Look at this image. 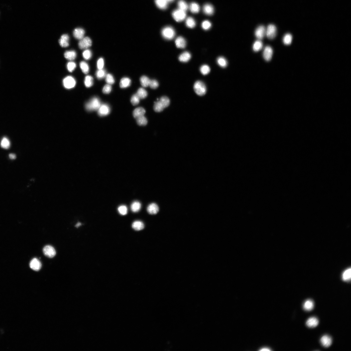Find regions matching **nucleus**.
<instances>
[{
    "mask_svg": "<svg viewBox=\"0 0 351 351\" xmlns=\"http://www.w3.org/2000/svg\"><path fill=\"white\" fill-rule=\"evenodd\" d=\"M101 104L99 99L97 97H94L89 102L86 103V108L89 111L98 110Z\"/></svg>",
    "mask_w": 351,
    "mask_h": 351,
    "instance_id": "f257e3e1",
    "label": "nucleus"
},
{
    "mask_svg": "<svg viewBox=\"0 0 351 351\" xmlns=\"http://www.w3.org/2000/svg\"><path fill=\"white\" fill-rule=\"evenodd\" d=\"M193 88L198 95L202 96L206 94L207 88L205 85L202 81H197L194 83Z\"/></svg>",
    "mask_w": 351,
    "mask_h": 351,
    "instance_id": "f03ea898",
    "label": "nucleus"
},
{
    "mask_svg": "<svg viewBox=\"0 0 351 351\" xmlns=\"http://www.w3.org/2000/svg\"><path fill=\"white\" fill-rule=\"evenodd\" d=\"M161 34L163 37L168 40H172L175 35L174 29L173 27L170 26L164 28L162 30Z\"/></svg>",
    "mask_w": 351,
    "mask_h": 351,
    "instance_id": "7ed1b4c3",
    "label": "nucleus"
},
{
    "mask_svg": "<svg viewBox=\"0 0 351 351\" xmlns=\"http://www.w3.org/2000/svg\"><path fill=\"white\" fill-rule=\"evenodd\" d=\"M174 19L177 22L182 21L185 20L186 16V12L180 9L175 10L172 13Z\"/></svg>",
    "mask_w": 351,
    "mask_h": 351,
    "instance_id": "20e7f679",
    "label": "nucleus"
},
{
    "mask_svg": "<svg viewBox=\"0 0 351 351\" xmlns=\"http://www.w3.org/2000/svg\"><path fill=\"white\" fill-rule=\"evenodd\" d=\"M277 32L276 26L273 24H270L266 29V36L269 39L272 40L276 37Z\"/></svg>",
    "mask_w": 351,
    "mask_h": 351,
    "instance_id": "39448f33",
    "label": "nucleus"
},
{
    "mask_svg": "<svg viewBox=\"0 0 351 351\" xmlns=\"http://www.w3.org/2000/svg\"><path fill=\"white\" fill-rule=\"evenodd\" d=\"M63 83L65 88L71 89L75 86L76 85V81L72 76H69L64 79Z\"/></svg>",
    "mask_w": 351,
    "mask_h": 351,
    "instance_id": "423d86ee",
    "label": "nucleus"
},
{
    "mask_svg": "<svg viewBox=\"0 0 351 351\" xmlns=\"http://www.w3.org/2000/svg\"><path fill=\"white\" fill-rule=\"evenodd\" d=\"M92 45V41L88 37H84L80 40L78 46L81 49H85L91 46Z\"/></svg>",
    "mask_w": 351,
    "mask_h": 351,
    "instance_id": "0eeeda50",
    "label": "nucleus"
},
{
    "mask_svg": "<svg viewBox=\"0 0 351 351\" xmlns=\"http://www.w3.org/2000/svg\"><path fill=\"white\" fill-rule=\"evenodd\" d=\"M43 252L45 256L49 258H53L56 254L55 250L53 246L50 245L45 246L43 249Z\"/></svg>",
    "mask_w": 351,
    "mask_h": 351,
    "instance_id": "6e6552de",
    "label": "nucleus"
},
{
    "mask_svg": "<svg viewBox=\"0 0 351 351\" xmlns=\"http://www.w3.org/2000/svg\"><path fill=\"white\" fill-rule=\"evenodd\" d=\"M266 29L265 26H260L255 30V34L256 37L259 40L263 39L266 35Z\"/></svg>",
    "mask_w": 351,
    "mask_h": 351,
    "instance_id": "1a4fd4ad",
    "label": "nucleus"
},
{
    "mask_svg": "<svg viewBox=\"0 0 351 351\" xmlns=\"http://www.w3.org/2000/svg\"><path fill=\"white\" fill-rule=\"evenodd\" d=\"M98 111L99 116L100 117L105 116L109 114L110 108L108 105L103 104H101Z\"/></svg>",
    "mask_w": 351,
    "mask_h": 351,
    "instance_id": "9d476101",
    "label": "nucleus"
},
{
    "mask_svg": "<svg viewBox=\"0 0 351 351\" xmlns=\"http://www.w3.org/2000/svg\"><path fill=\"white\" fill-rule=\"evenodd\" d=\"M273 53V48L270 46L265 47L263 52V57L267 61H269L272 59Z\"/></svg>",
    "mask_w": 351,
    "mask_h": 351,
    "instance_id": "9b49d317",
    "label": "nucleus"
},
{
    "mask_svg": "<svg viewBox=\"0 0 351 351\" xmlns=\"http://www.w3.org/2000/svg\"><path fill=\"white\" fill-rule=\"evenodd\" d=\"M30 266L31 269L34 270L39 271L41 268L42 265L40 260L36 258H34L31 260Z\"/></svg>",
    "mask_w": 351,
    "mask_h": 351,
    "instance_id": "f8f14e48",
    "label": "nucleus"
},
{
    "mask_svg": "<svg viewBox=\"0 0 351 351\" xmlns=\"http://www.w3.org/2000/svg\"><path fill=\"white\" fill-rule=\"evenodd\" d=\"M332 339L330 336L328 335L323 336L321 339L320 342L323 346L328 347L330 346L332 343Z\"/></svg>",
    "mask_w": 351,
    "mask_h": 351,
    "instance_id": "ddd939ff",
    "label": "nucleus"
},
{
    "mask_svg": "<svg viewBox=\"0 0 351 351\" xmlns=\"http://www.w3.org/2000/svg\"><path fill=\"white\" fill-rule=\"evenodd\" d=\"M85 34L84 30L81 28L75 29L73 31V35L75 39L81 40L84 37Z\"/></svg>",
    "mask_w": 351,
    "mask_h": 351,
    "instance_id": "4468645a",
    "label": "nucleus"
},
{
    "mask_svg": "<svg viewBox=\"0 0 351 351\" xmlns=\"http://www.w3.org/2000/svg\"><path fill=\"white\" fill-rule=\"evenodd\" d=\"M175 43L177 47L180 48H185L186 45L185 40L183 37L180 36L177 38Z\"/></svg>",
    "mask_w": 351,
    "mask_h": 351,
    "instance_id": "2eb2a0df",
    "label": "nucleus"
},
{
    "mask_svg": "<svg viewBox=\"0 0 351 351\" xmlns=\"http://www.w3.org/2000/svg\"><path fill=\"white\" fill-rule=\"evenodd\" d=\"M69 36L67 34H63L59 40L60 46L62 47H67L69 45Z\"/></svg>",
    "mask_w": 351,
    "mask_h": 351,
    "instance_id": "dca6fc26",
    "label": "nucleus"
},
{
    "mask_svg": "<svg viewBox=\"0 0 351 351\" xmlns=\"http://www.w3.org/2000/svg\"><path fill=\"white\" fill-rule=\"evenodd\" d=\"M159 210V207L155 203H152L149 204L147 208V211L149 214L155 215L157 214Z\"/></svg>",
    "mask_w": 351,
    "mask_h": 351,
    "instance_id": "f3484780",
    "label": "nucleus"
},
{
    "mask_svg": "<svg viewBox=\"0 0 351 351\" xmlns=\"http://www.w3.org/2000/svg\"><path fill=\"white\" fill-rule=\"evenodd\" d=\"M318 319L315 317H311L308 319L306 324L308 328H314L317 326L319 324Z\"/></svg>",
    "mask_w": 351,
    "mask_h": 351,
    "instance_id": "a211bd4d",
    "label": "nucleus"
},
{
    "mask_svg": "<svg viewBox=\"0 0 351 351\" xmlns=\"http://www.w3.org/2000/svg\"><path fill=\"white\" fill-rule=\"evenodd\" d=\"M203 11L207 15H213L214 12V7L210 4H205L203 6Z\"/></svg>",
    "mask_w": 351,
    "mask_h": 351,
    "instance_id": "6ab92c4d",
    "label": "nucleus"
},
{
    "mask_svg": "<svg viewBox=\"0 0 351 351\" xmlns=\"http://www.w3.org/2000/svg\"><path fill=\"white\" fill-rule=\"evenodd\" d=\"M191 58V54L189 52L185 51L181 54L179 57V60L182 62H188Z\"/></svg>",
    "mask_w": 351,
    "mask_h": 351,
    "instance_id": "aec40b11",
    "label": "nucleus"
},
{
    "mask_svg": "<svg viewBox=\"0 0 351 351\" xmlns=\"http://www.w3.org/2000/svg\"><path fill=\"white\" fill-rule=\"evenodd\" d=\"M314 307V303L311 300H308L306 301L303 305L304 310L306 311H310L313 310Z\"/></svg>",
    "mask_w": 351,
    "mask_h": 351,
    "instance_id": "412c9836",
    "label": "nucleus"
},
{
    "mask_svg": "<svg viewBox=\"0 0 351 351\" xmlns=\"http://www.w3.org/2000/svg\"><path fill=\"white\" fill-rule=\"evenodd\" d=\"M145 109L142 107H138L135 109L133 112V116L135 119L144 116L145 113Z\"/></svg>",
    "mask_w": 351,
    "mask_h": 351,
    "instance_id": "4be33fe9",
    "label": "nucleus"
},
{
    "mask_svg": "<svg viewBox=\"0 0 351 351\" xmlns=\"http://www.w3.org/2000/svg\"><path fill=\"white\" fill-rule=\"evenodd\" d=\"M156 5L158 7L162 10H165L167 8L168 2L166 0H155Z\"/></svg>",
    "mask_w": 351,
    "mask_h": 351,
    "instance_id": "5701e85b",
    "label": "nucleus"
},
{
    "mask_svg": "<svg viewBox=\"0 0 351 351\" xmlns=\"http://www.w3.org/2000/svg\"><path fill=\"white\" fill-rule=\"evenodd\" d=\"M132 227L135 231H140L143 230L144 227V225L142 221H136L133 222L132 224Z\"/></svg>",
    "mask_w": 351,
    "mask_h": 351,
    "instance_id": "b1692460",
    "label": "nucleus"
},
{
    "mask_svg": "<svg viewBox=\"0 0 351 351\" xmlns=\"http://www.w3.org/2000/svg\"><path fill=\"white\" fill-rule=\"evenodd\" d=\"M64 56L66 59L69 60H73L75 59L76 56V53L74 51H66L64 54Z\"/></svg>",
    "mask_w": 351,
    "mask_h": 351,
    "instance_id": "393cba45",
    "label": "nucleus"
},
{
    "mask_svg": "<svg viewBox=\"0 0 351 351\" xmlns=\"http://www.w3.org/2000/svg\"><path fill=\"white\" fill-rule=\"evenodd\" d=\"M131 80L128 78H124L121 80L120 86L121 88H126L130 86Z\"/></svg>",
    "mask_w": 351,
    "mask_h": 351,
    "instance_id": "a878e982",
    "label": "nucleus"
},
{
    "mask_svg": "<svg viewBox=\"0 0 351 351\" xmlns=\"http://www.w3.org/2000/svg\"><path fill=\"white\" fill-rule=\"evenodd\" d=\"M141 208V203L138 201L134 202L131 205V210L134 213H136L139 211Z\"/></svg>",
    "mask_w": 351,
    "mask_h": 351,
    "instance_id": "bb28decb",
    "label": "nucleus"
},
{
    "mask_svg": "<svg viewBox=\"0 0 351 351\" xmlns=\"http://www.w3.org/2000/svg\"><path fill=\"white\" fill-rule=\"evenodd\" d=\"M263 47V44L261 40H256L253 46V49L255 52H258L261 50Z\"/></svg>",
    "mask_w": 351,
    "mask_h": 351,
    "instance_id": "cd10ccee",
    "label": "nucleus"
},
{
    "mask_svg": "<svg viewBox=\"0 0 351 351\" xmlns=\"http://www.w3.org/2000/svg\"><path fill=\"white\" fill-rule=\"evenodd\" d=\"M189 9L191 12L193 13L199 12L200 10L199 5L195 2H192L191 3L189 6Z\"/></svg>",
    "mask_w": 351,
    "mask_h": 351,
    "instance_id": "c85d7f7f",
    "label": "nucleus"
},
{
    "mask_svg": "<svg viewBox=\"0 0 351 351\" xmlns=\"http://www.w3.org/2000/svg\"><path fill=\"white\" fill-rule=\"evenodd\" d=\"M186 25L189 28L193 29L196 26L195 21L192 17H188L186 20Z\"/></svg>",
    "mask_w": 351,
    "mask_h": 351,
    "instance_id": "c756f323",
    "label": "nucleus"
},
{
    "mask_svg": "<svg viewBox=\"0 0 351 351\" xmlns=\"http://www.w3.org/2000/svg\"><path fill=\"white\" fill-rule=\"evenodd\" d=\"M293 40L292 36L290 34H287L284 36L283 42L284 44L288 45L291 44Z\"/></svg>",
    "mask_w": 351,
    "mask_h": 351,
    "instance_id": "7c9ffc66",
    "label": "nucleus"
},
{
    "mask_svg": "<svg viewBox=\"0 0 351 351\" xmlns=\"http://www.w3.org/2000/svg\"><path fill=\"white\" fill-rule=\"evenodd\" d=\"M137 95L140 99H144L147 97L148 94L147 91L143 88H140L138 90Z\"/></svg>",
    "mask_w": 351,
    "mask_h": 351,
    "instance_id": "2f4dec72",
    "label": "nucleus"
},
{
    "mask_svg": "<svg viewBox=\"0 0 351 351\" xmlns=\"http://www.w3.org/2000/svg\"><path fill=\"white\" fill-rule=\"evenodd\" d=\"M154 110L156 112H160L165 109L162 104L159 100L155 103L154 107Z\"/></svg>",
    "mask_w": 351,
    "mask_h": 351,
    "instance_id": "473e14b6",
    "label": "nucleus"
},
{
    "mask_svg": "<svg viewBox=\"0 0 351 351\" xmlns=\"http://www.w3.org/2000/svg\"><path fill=\"white\" fill-rule=\"evenodd\" d=\"M179 9L186 12L189 8L188 5L183 0H180L178 3Z\"/></svg>",
    "mask_w": 351,
    "mask_h": 351,
    "instance_id": "72a5a7b5",
    "label": "nucleus"
},
{
    "mask_svg": "<svg viewBox=\"0 0 351 351\" xmlns=\"http://www.w3.org/2000/svg\"><path fill=\"white\" fill-rule=\"evenodd\" d=\"M84 84L87 88H89L93 84V79L92 76L87 75L85 78Z\"/></svg>",
    "mask_w": 351,
    "mask_h": 351,
    "instance_id": "f704fd0d",
    "label": "nucleus"
},
{
    "mask_svg": "<svg viewBox=\"0 0 351 351\" xmlns=\"http://www.w3.org/2000/svg\"><path fill=\"white\" fill-rule=\"evenodd\" d=\"M217 62L218 65L222 68L226 67L228 64L227 60L223 57H220L218 58Z\"/></svg>",
    "mask_w": 351,
    "mask_h": 351,
    "instance_id": "c9c22d12",
    "label": "nucleus"
},
{
    "mask_svg": "<svg viewBox=\"0 0 351 351\" xmlns=\"http://www.w3.org/2000/svg\"><path fill=\"white\" fill-rule=\"evenodd\" d=\"M150 80L146 76H143L140 78V82L141 85L144 87H147L149 86Z\"/></svg>",
    "mask_w": 351,
    "mask_h": 351,
    "instance_id": "e433bc0d",
    "label": "nucleus"
},
{
    "mask_svg": "<svg viewBox=\"0 0 351 351\" xmlns=\"http://www.w3.org/2000/svg\"><path fill=\"white\" fill-rule=\"evenodd\" d=\"M80 66L83 73L87 74L89 71V67L88 64L85 62L82 61L80 63Z\"/></svg>",
    "mask_w": 351,
    "mask_h": 351,
    "instance_id": "4c0bfd02",
    "label": "nucleus"
},
{
    "mask_svg": "<svg viewBox=\"0 0 351 351\" xmlns=\"http://www.w3.org/2000/svg\"><path fill=\"white\" fill-rule=\"evenodd\" d=\"M342 278L344 281H349L351 279V269H347L344 272L342 276Z\"/></svg>",
    "mask_w": 351,
    "mask_h": 351,
    "instance_id": "58836bf2",
    "label": "nucleus"
},
{
    "mask_svg": "<svg viewBox=\"0 0 351 351\" xmlns=\"http://www.w3.org/2000/svg\"><path fill=\"white\" fill-rule=\"evenodd\" d=\"M136 120L137 124L141 126H145L147 123V119L144 116L137 118Z\"/></svg>",
    "mask_w": 351,
    "mask_h": 351,
    "instance_id": "ea45409f",
    "label": "nucleus"
},
{
    "mask_svg": "<svg viewBox=\"0 0 351 351\" xmlns=\"http://www.w3.org/2000/svg\"><path fill=\"white\" fill-rule=\"evenodd\" d=\"M2 148L5 149H8L10 147V142L8 139L4 137L2 139L1 142Z\"/></svg>",
    "mask_w": 351,
    "mask_h": 351,
    "instance_id": "a19ab883",
    "label": "nucleus"
},
{
    "mask_svg": "<svg viewBox=\"0 0 351 351\" xmlns=\"http://www.w3.org/2000/svg\"><path fill=\"white\" fill-rule=\"evenodd\" d=\"M159 100L165 108L168 107L169 105L170 101L168 97L166 96L162 97Z\"/></svg>",
    "mask_w": 351,
    "mask_h": 351,
    "instance_id": "79ce46f5",
    "label": "nucleus"
},
{
    "mask_svg": "<svg viewBox=\"0 0 351 351\" xmlns=\"http://www.w3.org/2000/svg\"><path fill=\"white\" fill-rule=\"evenodd\" d=\"M200 71L203 75H206L209 73L210 71V69L208 65H204L201 67Z\"/></svg>",
    "mask_w": 351,
    "mask_h": 351,
    "instance_id": "37998d69",
    "label": "nucleus"
},
{
    "mask_svg": "<svg viewBox=\"0 0 351 351\" xmlns=\"http://www.w3.org/2000/svg\"><path fill=\"white\" fill-rule=\"evenodd\" d=\"M106 75V70L103 69L99 70L96 73V77L99 79H101L105 77Z\"/></svg>",
    "mask_w": 351,
    "mask_h": 351,
    "instance_id": "c03bdc74",
    "label": "nucleus"
},
{
    "mask_svg": "<svg viewBox=\"0 0 351 351\" xmlns=\"http://www.w3.org/2000/svg\"><path fill=\"white\" fill-rule=\"evenodd\" d=\"M106 81L108 84L111 85L114 84L115 82L113 76L109 74H106Z\"/></svg>",
    "mask_w": 351,
    "mask_h": 351,
    "instance_id": "a18cd8bd",
    "label": "nucleus"
},
{
    "mask_svg": "<svg viewBox=\"0 0 351 351\" xmlns=\"http://www.w3.org/2000/svg\"><path fill=\"white\" fill-rule=\"evenodd\" d=\"M119 213L122 215H125L128 213V208L126 206L121 205L118 208Z\"/></svg>",
    "mask_w": 351,
    "mask_h": 351,
    "instance_id": "49530a36",
    "label": "nucleus"
},
{
    "mask_svg": "<svg viewBox=\"0 0 351 351\" xmlns=\"http://www.w3.org/2000/svg\"><path fill=\"white\" fill-rule=\"evenodd\" d=\"M140 98L136 94L134 95L132 97L131 99V102L133 106H136L139 103Z\"/></svg>",
    "mask_w": 351,
    "mask_h": 351,
    "instance_id": "de8ad7c7",
    "label": "nucleus"
},
{
    "mask_svg": "<svg viewBox=\"0 0 351 351\" xmlns=\"http://www.w3.org/2000/svg\"><path fill=\"white\" fill-rule=\"evenodd\" d=\"M83 57L86 60H89L91 58L92 55V52L89 50H86L83 53Z\"/></svg>",
    "mask_w": 351,
    "mask_h": 351,
    "instance_id": "09e8293b",
    "label": "nucleus"
},
{
    "mask_svg": "<svg viewBox=\"0 0 351 351\" xmlns=\"http://www.w3.org/2000/svg\"><path fill=\"white\" fill-rule=\"evenodd\" d=\"M211 26V23L208 21H204L202 24V27L204 30H209Z\"/></svg>",
    "mask_w": 351,
    "mask_h": 351,
    "instance_id": "8fccbe9b",
    "label": "nucleus"
},
{
    "mask_svg": "<svg viewBox=\"0 0 351 351\" xmlns=\"http://www.w3.org/2000/svg\"><path fill=\"white\" fill-rule=\"evenodd\" d=\"M76 67V64L74 62H69L67 65L68 70L69 72H72L73 71Z\"/></svg>",
    "mask_w": 351,
    "mask_h": 351,
    "instance_id": "3c124183",
    "label": "nucleus"
},
{
    "mask_svg": "<svg viewBox=\"0 0 351 351\" xmlns=\"http://www.w3.org/2000/svg\"><path fill=\"white\" fill-rule=\"evenodd\" d=\"M149 86L150 87L153 89H156L159 86V83L157 81L153 79L150 80V83H149Z\"/></svg>",
    "mask_w": 351,
    "mask_h": 351,
    "instance_id": "603ef678",
    "label": "nucleus"
},
{
    "mask_svg": "<svg viewBox=\"0 0 351 351\" xmlns=\"http://www.w3.org/2000/svg\"><path fill=\"white\" fill-rule=\"evenodd\" d=\"M112 88L111 85L107 84L103 87V92L106 94H108L110 93L112 90Z\"/></svg>",
    "mask_w": 351,
    "mask_h": 351,
    "instance_id": "864d4df0",
    "label": "nucleus"
},
{
    "mask_svg": "<svg viewBox=\"0 0 351 351\" xmlns=\"http://www.w3.org/2000/svg\"><path fill=\"white\" fill-rule=\"evenodd\" d=\"M104 65V61L103 59L102 58H100L99 59L98 61H97V67L99 70L103 69Z\"/></svg>",
    "mask_w": 351,
    "mask_h": 351,
    "instance_id": "5fc2aeb1",
    "label": "nucleus"
},
{
    "mask_svg": "<svg viewBox=\"0 0 351 351\" xmlns=\"http://www.w3.org/2000/svg\"><path fill=\"white\" fill-rule=\"evenodd\" d=\"M9 158L10 159H14L16 158V155L13 154H10L9 155Z\"/></svg>",
    "mask_w": 351,
    "mask_h": 351,
    "instance_id": "6e6d98bb",
    "label": "nucleus"
},
{
    "mask_svg": "<svg viewBox=\"0 0 351 351\" xmlns=\"http://www.w3.org/2000/svg\"><path fill=\"white\" fill-rule=\"evenodd\" d=\"M268 349V348H267V347H265V348H262L261 349L262 350H261L262 351L263 349H265V350H269V349Z\"/></svg>",
    "mask_w": 351,
    "mask_h": 351,
    "instance_id": "4d7b16f0",
    "label": "nucleus"
},
{
    "mask_svg": "<svg viewBox=\"0 0 351 351\" xmlns=\"http://www.w3.org/2000/svg\"><path fill=\"white\" fill-rule=\"evenodd\" d=\"M166 1H167L168 2H171L173 1H174V0H166Z\"/></svg>",
    "mask_w": 351,
    "mask_h": 351,
    "instance_id": "13d9d810",
    "label": "nucleus"
},
{
    "mask_svg": "<svg viewBox=\"0 0 351 351\" xmlns=\"http://www.w3.org/2000/svg\"><path fill=\"white\" fill-rule=\"evenodd\" d=\"M81 223H78V224H77V225H76V227H78L79 226H80V225H81Z\"/></svg>",
    "mask_w": 351,
    "mask_h": 351,
    "instance_id": "bf43d9fd",
    "label": "nucleus"
}]
</instances>
